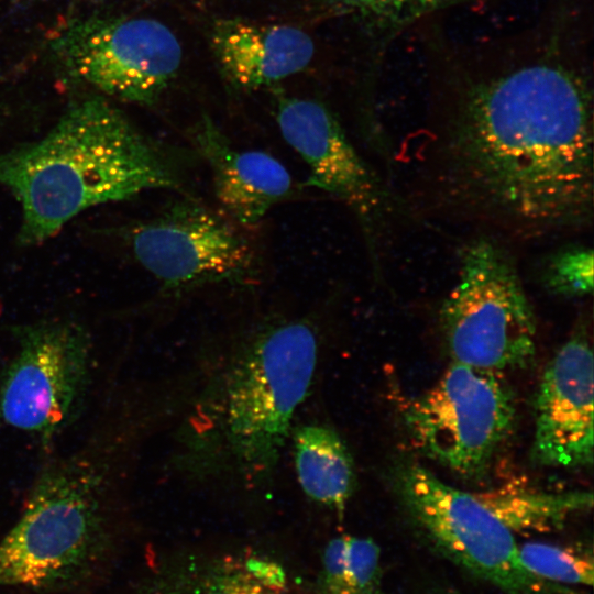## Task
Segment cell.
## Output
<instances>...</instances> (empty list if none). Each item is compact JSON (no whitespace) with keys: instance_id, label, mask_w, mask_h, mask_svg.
<instances>
[{"instance_id":"6da1fadb","label":"cell","mask_w":594,"mask_h":594,"mask_svg":"<svg viewBox=\"0 0 594 594\" xmlns=\"http://www.w3.org/2000/svg\"><path fill=\"white\" fill-rule=\"evenodd\" d=\"M424 152L433 205L493 239L592 223V91L560 65H528L471 88Z\"/></svg>"},{"instance_id":"7a4b0ae2","label":"cell","mask_w":594,"mask_h":594,"mask_svg":"<svg viewBox=\"0 0 594 594\" xmlns=\"http://www.w3.org/2000/svg\"><path fill=\"white\" fill-rule=\"evenodd\" d=\"M0 185L21 206L19 240L37 244L90 207L180 183L120 110L91 97L70 106L41 140L0 153Z\"/></svg>"},{"instance_id":"3957f363","label":"cell","mask_w":594,"mask_h":594,"mask_svg":"<svg viewBox=\"0 0 594 594\" xmlns=\"http://www.w3.org/2000/svg\"><path fill=\"white\" fill-rule=\"evenodd\" d=\"M317 338L301 320L258 334L227 369L209 396L194 437L202 462H212L250 484L272 475L292 420L312 382Z\"/></svg>"},{"instance_id":"277c9868","label":"cell","mask_w":594,"mask_h":594,"mask_svg":"<svg viewBox=\"0 0 594 594\" xmlns=\"http://www.w3.org/2000/svg\"><path fill=\"white\" fill-rule=\"evenodd\" d=\"M100 502L99 481L81 464L42 473L0 540V587L56 590L92 572L107 549Z\"/></svg>"},{"instance_id":"5b68a950","label":"cell","mask_w":594,"mask_h":594,"mask_svg":"<svg viewBox=\"0 0 594 594\" xmlns=\"http://www.w3.org/2000/svg\"><path fill=\"white\" fill-rule=\"evenodd\" d=\"M440 323L453 362L502 373L532 361L535 315L501 241L481 235L464 246Z\"/></svg>"},{"instance_id":"8992f818","label":"cell","mask_w":594,"mask_h":594,"mask_svg":"<svg viewBox=\"0 0 594 594\" xmlns=\"http://www.w3.org/2000/svg\"><path fill=\"white\" fill-rule=\"evenodd\" d=\"M411 519L443 557L506 594H581L526 569L513 532L476 494L453 487L426 468L403 465L396 479Z\"/></svg>"},{"instance_id":"52a82bcc","label":"cell","mask_w":594,"mask_h":594,"mask_svg":"<svg viewBox=\"0 0 594 594\" xmlns=\"http://www.w3.org/2000/svg\"><path fill=\"white\" fill-rule=\"evenodd\" d=\"M516 415L501 373L452 362L413 399L405 425L419 450L465 479L480 477L510 433Z\"/></svg>"},{"instance_id":"ba28073f","label":"cell","mask_w":594,"mask_h":594,"mask_svg":"<svg viewBox=\"0 0 594 594\" xmlns=\"http://www.w3.org/2000/svg\"><path fill=\"white\" fill-rule=\"evenodd\" d=\"M90 340L82 327L46 320L22 327L0 385V419L42 440L77 414L90 372Z\"/></svg>"},{"instance_id":"9c48e42d","label":"cell","mask_w":594,"mask_h":594,"mask_svg":"<svg viewBox=\"0 0 594 594\" xmlns=\"http://www.w3.org/2000/svg\"><path fill=\"white\" fill-rule=\"evenodd\" d=\"M55 51L70 75L125 101L153 102L182 64L174 32L150 18L89 19L67 28Z\"/></svg>"},{"instance_id":"30bf717a","label":"cell","mask_w":594,"mask_h":594,"mask_svg":"<svg viewBox=\"0 0 594 594\" xmlns=\"http://www.w3.org/2000/svg\"><path fill=\"white\" fill-rule=\"evenodd\" d=\"M235 224L185 198L138 224L131 248L139 263L170 290L242 283L255 275L257 256Z\"/></svg>"},{"instance_id":"8fae6325","label":"cell","mask_w":594,"mask_h":594,"mask_svg":"<svg viewBox=\"0 0 594 594\" xmlns=\"http://www.w3.org/2000/svg\"><path fill=\"white\" fill-rule=\"evenodd\" d=\"M276 121L309 168L308 186L345 204L365 226L380 213L383 193L336 116L321 102L279 96Z\"/></svg>"},{"instance_id":"7c38bea8","label":"cell","mask_w":594,"mask_h":594,"mask_svg":"<svg viewBox=\"0 0 594 594\" xmlns=\"http://www.w3.org/2000/svg\"><path fill=\"white\" fill-rule=\"evenodd\" d=\"M593 353L584 334L568 340L546 367L535 399L532 453L543 465L593 462Z\"/></svg>"},{"instance_id":"4fadbf2b","label":"cell","mask_w":594,"mask_h":594,"mask_svg":"<svg viewBox=\"0 0 594 594\" xmlns=\"http://www.w3.org/2000/svg\"><path fill=\"white\" fill-rule=\"evenodd\" d=\"M191 140L211 172L217 200L234 223H260L293 194L292 176L278 160L263 151L234 146L208 116L194 125Z\"/></svg>"},{"instance_id":"5bb4252c","label":"cell","mask_w":594,"mask_h":594,"mask_svg":"<svg viewBox=\"0 0 594 594\" xmlns=\"http://www.w3.org/2000/svg\"><path fill=\"white\" fill-rule=\"evenodd\" d=\"M211 47L224 75L237 86L256 89L304 70L315 54L308 33L288 24L218 20Z\"/></svg>"},{"instance_id":"9a60e30c","label":"cell","mask_w":594,"mask_h":594,"mask_svg":"<svg viewBox=\"0 0 594 594\" xmlns=\"http://www.w3.org/2000/svg\"><path fill=\"white\" fill-rule=\"evenodd\" d=\"M138 594H294L286 571L258 554H179L157 563Z\"/></svg>"},{"instance_id":"2e32d148","label":"cell","mask_w":594,"mask_h":594,"mask_svg":"<svg viewBox=\"0 0 594 594\" xmlns=\"http://www.w3.org/2000/svg\"><path fill=\"white\" fill-rule=\"evenodd\" d=\"M294 449L304 493L322 506L342 512L355 486L353 460L342 439L326 426L306 425L296 430Z\"/></svg>"},{"instance_id":"e0dca14e","label":"cell","mask_w":594,"mask_h":594,"mask_svg":"<svg viewBox=\"0 0 594 594\" xmlns=\"http://www.w3.org/2000/svg\"><path fill=\"white\" fill-rule=\"evenodd\" d=\"M381 550L371 538L339 536L323 548L316 594H383Z\"/></svg>"},{"instance_id":"ac0fdd59","label":"cell","mask_w":594,"mask_h":594,"mask_svg":"<svg viewBox=\"0 0 594 594\" xmlns=\"http://www.w3.org/2000/svg\"><path fill=\"white\" fill-rule=\"evenodd\" d=\"M476 495L512 532H547L558 529L571 516L590 509L593 503L590 492L506 491Z\"/></svg>"},{"instance_id":"d6986e66","label":"cell","mask_w":594,"mask_h":594,"mask_svg":"<svg viewBox=\"0 0 594 594\" xmlns=\"http://www.w3.org/2000/svg\"><path fill=\"white\" fill-rule=\"evenodd\" d=\"M522 564L535 575L562 585H593L591 552L543 542L518 546Z\"/></svg>"},{"instance_id":"ffe728a7","label":"cell","mask_w":594,"mask_h":594,"mask_svg":"<svg viewBox=\"0 0 594 594\" xmlns=\"http://www.w3.org/2000/svg\"><path fill=\"white\" fill-rule=\"evenodd\" d=\"M544 283L554 294L582 297L593 290V252L573 246L557 253L546 270Z\"/></svg>"},{"instance_id":"44dd1931","label":"cell","mask_w":594,"mask_h":594,"mask_svg":"<svg viewBox=\"0 0 594 594\" xmlns=\"http://www.w3.org/2000/svg\"><path fill=\"white\" fill-rule=\"evenodd\" d=\"M452 0H328L340 15L378 22H400L436 9Z\"/></svg>"},{"instance_id":"7402d4cb","label":"cell","mask_w":594,"mask_h":594,"mask_svg":"<svg viewBox=\"0 0 594 594\" xmlns=\"http://www.w3.org/2000/svg\"><path fill=\"white\" fill-rule=\"evenodd\" d=\"M447 594H460V593H457V592H449Z\"/></svg>"}]
</instances>
